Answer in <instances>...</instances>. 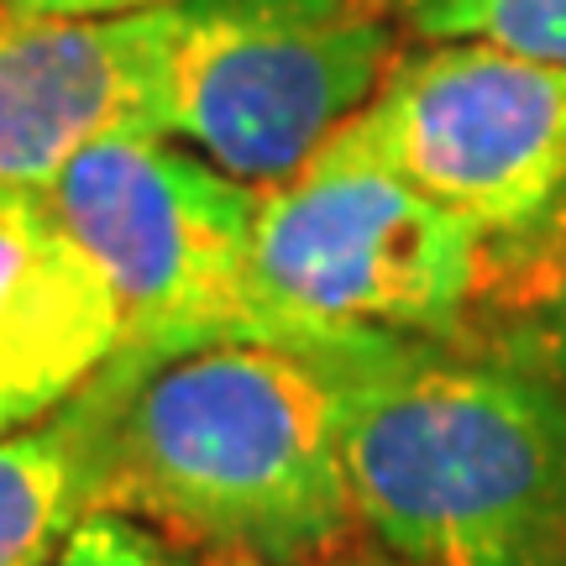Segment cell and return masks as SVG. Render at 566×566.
Listing matches in <instances>:
<instances>
[{
	"mask_svg": "<svg viewBox=\"0 0 566 566\" xmlns=\"http://www.w3.org/2000/svg\"><path fill=\"white\" fill-rule=\"evenodd\" d=\"M367 342H221L158 367L116 352L101 509L268 566L346 551L363 525L346 478V394Z\"/></svg>",
	"mask_w": 566,
	"mask_h": 566,
	"instance_id": "cell-1",
	"label": "cell"
},
{
	"mask_svg": "<svg viewBox=\"0 0 566 566\" xmlns=\"http://www.w3.org/2000/svg\"><path fill=\"white\" fill-rule=\"evenodd\" d=\"M346 478L363 530L409 566H566V378L509 346L373 336Z\"/></svg>",
	"mask_w": 566,
	"mask_h": 566,
	"instance_id": "cell-2",
	"label": "cell"
},
{
	"mask_svg": "<svg viewBox=\"0 0 566 566\" xmlns=\"http://www.w3.org/2000/svg\"><path fill=\"white\" fill-rule=\"evenodd\" d=\"M483 268V237L346 126L310 168L263 189L247 283L268 342L457 336Z\"/></svg>",
	"mask_w": 566,
	"mask_h": 566,
	"instance_id": "cell-3",
	"label": "cell"
},
{
	"mask_svg": "<svg viewBox=\"0 0 566 566\" xmlns=\"http://www.w3.org/2000/svg\"><path fill=\"white\" fill-rule=\"evenodd\" d=\"M405 59L384 0H179L174 142L273 189L321 158Z\"/></svg>",
	"mask_w": 566,
	"mask_h": 566,
	"instance_id": "cell-4",
	"label": "cell"
},
{
	"mask_svg": "<svg viewBox=\"0 0 566 566\" xmlns=\"http://www.w3.org/2000/svg\"><path fill=\"white\" fill-rule=\"evenodd\" d=\"M263 189L174 137H116L63 168L48 205L95 258L126 315V357L158 367L221 342H268L252 304Z\"/></svg>",
	"mask_w": 566,
	"mask_h": 566,
	"instance_id": "cell-5",
	"label": "cell"
},
{
	"mask_svg": "<svg viewBox=\"0 0 566 566\" xmlns=\"http://www.w3.org/2000/svg\"><path fill=\"white\" fill-rule=\"evenodd\" d=\"M352 132L483 242H525L566 210V69L493 42H424Z\"/></svg>",
	"mask_w": 566,
	"mask_h": 566,
	"instance_id": "cell-6",
	"label": "cell"
},
{
	"mask_svg": "<svg viewBox=\"0 0 566 566\" xmlns=\"http://www.w3.org/2000/svg\"><path fill=\"white\" fill-rule=\"evenodd\" d=\"M179 0L111 17L0 11V189L48 195L116 137H174Z\"/></svg>",
	"mask_w": 566,
	"mask_h": 566,
	"instance_id": "cell-7",
	"label": "cell"
},
{
	"mask_svg": "<svg viewBox=\"0 0 566 566\" xmlns=\"http://www.w3.org/2000/svg\"><path fill=\"white\" fill-rule=\"evenodd\" d=\"M122 346V300L48 195L0 189V441L74 405Z\"/></svg>",
	"mask_w": 566,
	"mask_h": 566,
	"instance_id": "cell-8",
	"label": "cell"
},
{
	"mask_svg": "<svg viewBox=\"0 0 566 566\" xmlns=\"http://www.w3.org/2000/svg\"><path fill=\"white\" fill-rule=\"evenodd\" d=\"M122 367L111 363L53 420L0 441V566H53L101 509Z\"/></svg>",
	"mask_w": 566,
	"mask_h": 566,
	"instance_id": "cell-9",
	"label": "cell"
},
{
	"mask_svg": "<svg viewBox=\"0 0 566 566\" xmlns=\"http://www.w3.org/2000/svg\"><path fill=\"white\" fill-rule=\"evenodd\" d=\"M409 38L493 42L520 59L566 69V0H394Z\"/></svg>",
	"mask_w": 566,
	"mask_h": 566,
	"instance_id": "cell-10",
	"label": "cell"
},
{
	"mask_svg": "<svg viewBox=\"0 0 566 566\" xmlns=\"http://www.w3.org/2000/svg\"><path fill=\"white\" fill-rule=\"evenodd\" d=\"M53 566H205V562H189L163 530L142 525L132 514L95 509V514L69 535V546L59 551Z\"/></svg>",
	"mask_w": 566,
	"mask_h": 566,
	"instance_id": "cell-11",
	"label": "cell"
},
{
	"mask_svg": "<svg viewBox=\"0 0 566 566\" xmlns=\"http://www.w3.org/2000/svg\"><path fill=\"white\" fill-rule=\"evenodd\" d=\"M499 346H509V352H520V357L566 378V221H556V252L535 273V289L525 294L520 331H509Z\"/></svg>",
	"mask_w": 566,
	"mask_h": 566,
	"instance_id": "cell-12",
	"label": "cell"
},
{
	"mask_svg": "<svg viewBox=\"0 0 566 566\" xmlns=\"http://www.w3.org/2000/svg\"><path fill=\"white\" fill-rule=\"evenodd\" d=\"M142 6H163V0H0V11H27V17H111Z\"/></svg>",
	"mask_w": 566,
	"mask_h": 566,
	"instance_id": "cell-13",
	"label": "cell"
},
{
	"mask_svg": "<svg viewBox=\"0 0 566 566\" xmlns=\"http://www.w3.org/2000/svg\"><path fill=\"white\" fill-rule=\"evenodd\" d=\"M342 566H409V562H399V556H388V551H367V556H346Z\"/></svg>",
	"mask_w": 566,
	"mask_h": 566,
	"instance_id": "cell-14",
	"label": "cell"
},
{
	"mask_svg": "<svg viewBox=\"0 0 566 566\" xmlns=\"http://www.w3.org/2000/svg\"><path fill=\"white\" fill-rule=\"evenodd\" d=\"M205 566H268V562H252V556H205Z\"/></svg>",
	"mask_w": 566,
	"mask_h": 566,
	"instance_id": "cell-15",
	"label": "cell"
},
{
	"mask_svg": "<svg viewBox=\"0 0 566 566\" xmlns=\"http://www.w3.org/2000/svg\"><path fill=\"white\" fill-rule=\"evenodd\" d=\"M384 6H394V0H384Z\"/></svg>",
	"mask_w": 566,
	"mask_h": 566,
	"instance_id": "cell-16",
	"label": "cell"
}]
</instances>
